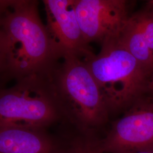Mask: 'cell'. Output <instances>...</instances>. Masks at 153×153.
Listing matches in <instances>:
<instances>
[{
  "label": "cell",
  "mask_w": 153,
  "mask_h": 153,
  "mask_svg": "<svg viewBox=\"0 0 153 153\" xmlns=\"http://www.w3.org/2000/svg\"><path fill=\"white\" fill-rule=\"evenodd\" d=\"M36 0L0 1L1 85L48 75L59 60Z\"/></svg>",
  "instance_id": "obj_1"
},
{
  "label": "cell",
  "mask_w": 153,
  "mask_h": 153,
  "mask_svg": "<svg viewBox=\"0 0 153 153\" xmlns=\"http://www.w3.org/2000/svg\"><path fill=\"white\" fill-rule=\"evenodd\" d=\"M84 58L60 59L48 76L65 122L82 134L96 135L108 124L111 115Z\"/></svg>",
  "instance_id": "obj_2"
},
{
  "label": "cell",
  "mask_w": 153,
  "mask_h": 153,
  "mask_svg": "<svg viewBox=\"0 0 153 153\" xmlns=\"http://www.w3.org/2000/svg\"><path fill=\"white\" fill-rule=\"evenodd\" d=\"M98 55L84 59L97 83L110 115L124 113L150 90L152 75L117 38L101 45Z\"/></svg>",
  "instance_id": "obj_3"
},
{
  "label": "cell",
  "mask_w": 153,
  "mask_h": 153,
  "mask_svg": "<svg viewBox=\"0 0 153 153\" xmlns=\"http://www.w3.org/2000/svg\"><path fill=\"white\" fill-rule=\"evenodd\" d=\"M64 119L48 75L28 76L0 91V128L44 129Z\"/></svg>",
  "instance_id": "obj_4"
},
{
  "label": "cell",
  "mask_w": 153,
  "mask_h": 153,
  "mask_svg": "<svg viewBox=\"0 0 153 153\" xmlns=\"http://www.w3.org/2000/svg\"><path fill=\"white\" fill-rule=\"evenodd\" d=\"M104 153L153 150V95H145L113 121L100 140Z\"/></svg>",
  "instance_id": "obj_5"
},
{
  "label": "cell",
  "mask_w": 153,
  "mask_h": 153,
  "mask_svg": "<svg viewBox=\"0 0 153 153\" xmlns=\"http://www.w3.org/2000/svg\"><path fill=\"white\" fill-rule=\"evenodd\" d=\"M131 4L127 0H76V18L86 42L102 45L119 38L132 14Z\"/></svg>",
  "instance_id": "obj_6"
},
{
  "label": "cell",
  "mask_w": 153,
  "mask_h": 153,
  "mask_svg": "<svg viewBox=\"0 0 153 153\" xmlns=\"http://www.w3.org/2000/svg\"><path fill=\"white\" fill-rule=\"evenodd\" d=\"M75 1H43L46 27L59 59L68 56L85 57L92 53L76 18Z\"/></svg>",
  "instance_id": "obj_7"
},
{
  "label": "cell",
  "mask_w": 153,
  "mask_h": 153,
  "mask_svg": "<svg viewBox=\"0 0 153 153\" xmlns=\"http://www.w3.org/2000/svg\"><path fill=\"white\" fill-rule=\"evenodd\" d=\"M56 150L44 129L0 128V153H53Z\"/></svg>",
  "instance_id": "obj_8"
},
{
  "label": "cell",
  "mask_w": 153,
  "mask_h": 153,
  "mask_svg": "<svg viewBox=\"0 0 153 153\" xmlns=\"http://www.w3.org/2000/svg\"><path fill=\"white\" fill-rule=\"evenodd\" d=\"M119 40L126 49L153 76V52L132 14L126 22Z\"/></svg>",
  "instance_id": "obj_9"
},
{
  "label": "cell",
  "mask_w": 153,
  "mask_h": 153,
  "mask_svg": "<svg viewBox=\"0 0 153 153\" xmlns=\"http://www.w3.org/2000/svg\"><path fill=\"white\" fill-rule=\"evenodd\" d=\"M71 153H104L96 135H83L76 137L71 143Z\"/></svg>",
  "instance_id": "obj_10"
},
{
  "label": "cell",
  "mask_w": 153,
  "mask_h": 153,
  "mask_svg": "<svg viewBox=\"0 0 153 153\" xmlns=\"http://www.w3.org/2000/svg\"><path fill=\"white\" fill-rule=\"evenodd\" d=\"M126 153H153V150H138Z\"/></svg>",
  "instance_id": "obj_11"
},
{
  "label": "cell",
  "mask_w": 153,
  "mask_h": 153,
  "mask_svg": "<svg viewBox=\"0 0 153 153\" xmlns=\"http://www.w3.org/2000/svg\"><path fill=\"white\" fill-rule=\"evenodd\" d=\"M148 8L153 10V0L149 1L148 2Z\"/></svg>",
  "instance_id": "obj_12"
},
{
  "label": "cell",
  "mask_w": 153,
  "mask_h": 153,
  "mask_svg": "<svg viewBox=\"0 0 153 153\" xmlns=\"http://www.w3.org/2000/svg\"><path fill=\"white\" fill-rule=\"evenodd\" d=\"M150 90L153 93V75L152 79H151V82H150Z\"/></svg>",
  "instance_id": "obj_13"
},
{
  "label": "cell",
  "mask_w": 153,
  "mask_h": 153,
  "mask_svg": "<svg viewBox=\"0 0 153 153\" xmlns=\"http://www.w3.org/2000/svg\"><path fill=\"white\" fill-rule=\"evenodd\" d=\"M53 153H71V152H70L69 150H68V152H62V151L61 152V151H59V150H57Z\"/></svg>",
  "instance_id": "obj_14"
},
{
  "label": "cell",
  "mask_w": 153,
  "mask_h": 153,
  "mask_svg": "<svg viewBox=\"0 0 153 153\" xmlns=\"http://www.w3.org/2000/svg\"></svg>",
  "instance_id": "obj_15"
}]
</instances>
